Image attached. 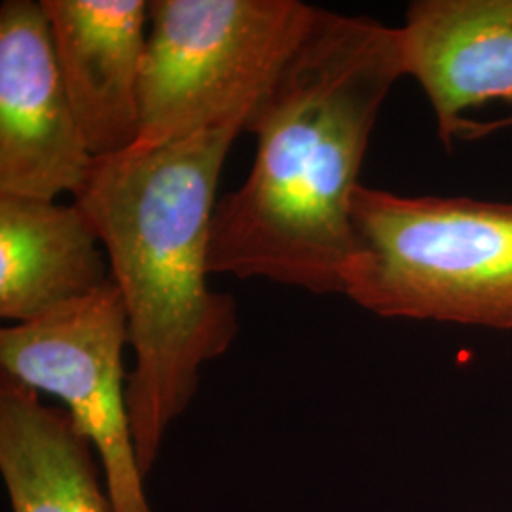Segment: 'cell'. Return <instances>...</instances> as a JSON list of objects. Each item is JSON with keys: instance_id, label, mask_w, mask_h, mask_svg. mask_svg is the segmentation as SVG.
<instances>
[{"instance_id": "1", "label": "cell", "mask_w": 512, "mask_h": 512, "mask_svg": "<svg viewBox=\"0 0 512 512\" xmlns=\"http://www.w3.org/2000/svg\"><path fill=\"white\" fill-rule=\"evenodd\" d=\"M404 76L399 27L317 8L247 116L253 167L220 198L209 272L342 294L355 251L351 200L370 135Z\"/></svg>"}, {"instance_id": "2", "label": "cell", "mask_w": 512, "mask_h": 512, "mask_svg": "<svg viewBox=\"0 0 512 512\" xmlns=\"http://www.w3.org/2000/svg\"><path fill=\"white\" fill-rule=\"evenodd\" d=\"M245 122L236 116L164 147L95 158L74 192L128 311L135 366L126 399L145 478L194 401L203 366L238 338L236 300L207 277L220 171Z\"/></svg>"}, {"instance_id": "3", "label": "cell", "mask_w": 512, "mask_h": 512, "mask_svg": "<svg viewBox=\"0 0 512 512\" xmlns=\"http://www.w3.org/2000/svg\"><path fill=\"white\" fill-rule=\"evenodd\" d=\"M349 300L385 319L512 330V203L410 198L359 184Z\"/></svg>"}, {"instance_id": "4", "label": "cell", "mask_w": 512, "mask_h": 512, "mask_svg": "<svg viewBox=\"0 0 512 512\" xmlns=\"http://www.w3.org/2000/svg\"><path fill=\"white\" fill-rule=\"evenodd\" d=\"M300 0H152L141 69V135L152 150L249 116L310 29Z\"/></svg>"}, {"instance_id": "5", "label": "cell", "mask_w": 512, "mask_h": 512, "mask_svg": "<svg viewBox=\"0 0 512 512\" xmlns=\"http://www.w3.org/2000/svg\"><path fill=\"white\" fill-rule=\"evenodd\" d=\"M128 311L110 279L92 294L0 330L2 374L67 406L92 442L112 512H154L129 425L124 348Z\"/></svg>"}, {"instance_id": "6", "label": "cell", "mask_w": 512, "mask_h": 512, "mask_svg": "<svg viewBox=\"0 0 512 512\" xmlns=\"http://www.w3.org/2000/svg\"><path fill=\"white\" fill-rule=\"evenodd\" d=\"M92 154L65 90L40 2L0 6V194L55 200L86 181Z\"/></svg>"}, {"instance_id": "7", "label": "cell", "mask_w": 512, "mask_h": 512, "mask_svg": "<svg viewBox=\"0 0 512 512\" xmlns=\"http://www.w3.org/2000/svg\"><path fill=\"white\" fill-rule=\"evenodd\" d=\"M76 122L93 158L124 154L141 135L145 0H40Z\"/></svg>"}, {"instance_id": "8", "label": "cell", "mask_w": 512, "mask_h": 512, "mask_svg": "<svg viewBox=\"0 0 512 512\" xmlns=\"http://www.w3.org/2000/svg\"><path fill=\"white\" fill-rule=\"evenodd\" d=\"M399 33L404 74L423 88L448 150L465 110L512 103V0H416Z\"/></svg>"}, {"instance_id": "9", "label": "cell", "mask_w": 512, "mask_h": 512, "mask_svg": "<svg viewBox=\"0 0 512 512\" xmlns=\"http://www.w3.org/2000/svg\"><path fill=\"white\" fill-rule=\"evenodd\" d=\"M103 243L80 205L0 194V317L27 323L107 285Z\"/></svg>"}, {"instance_id": "10", "label": "cell", "mask_w": 512, "mask_h": 512, "mask_svg": "<svg viewBox=\"0 0 512 512\" xmlns=\"http://www.w3.org/2000/svg\"><path fill=\"white\" fill-rule=\"evenodd\" d=\"M0 475L12 512H112L103 469L69 412L0 378Z\"/></svg>"}, {"instance_id": "11", "label": "cell", "mask_w": 512, "mask_h": 512, "mask_svg": "<svg viewBox=\"0 0 512 512\" xmlns=\"http://www.w3.org/2000/svg\"><path fill=\"white\" fill-rule=\"evenodd\" d=\"M505 126H512V118H505L499 122V128H505Z\"/></svg>"}]
</instances>
